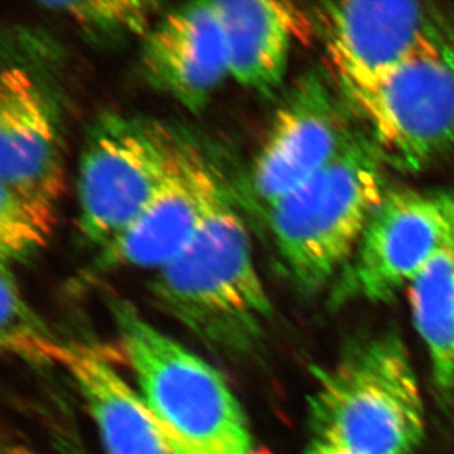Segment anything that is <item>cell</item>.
<instances>
[{
    "label": "cell",
    "instance_id": "1",
    "mask_svg": "<svg viewBox=\"0 0 454 454\" xmlns=\"http://www.w3.org/2000/svg\"><path fill=\"white\" fill-rule=\"evenodd\" d=\"M149 294L215 352L249 355L265 339L274 308L236 193L218 167L200 227L169 265L154 272Z\"/></svg>",
    "mask_w": 454,
    "mask_h": 454
},
{
    "label": "cell",
    "instance_id": "2",
    "mask_svg": "<svg viewBox=\"0 0 454 454\" xmlns=\"http://www.w3.org/2000/svg\"><path fill=\"white\" fill-rule=\"evenodd\" d=\"M107 308L143 399L176 454H257L249 422L218 369L120 297Z\"/></svg>",
    "mask_w": 454,
    "mask_h": 454
},
{
    "label": "cell",
    "instance_id": "3",
    "mask_svg": "<svg viewBox=\"0 0 454 454\" xmlns=\"http://www.w3.org/2000/svg\"><path fill=\"white\" fill-rule=\"evenodd\" d=\"M384 160L364 131L266 214L284 274L306 294L334 283L388 193Z\"/></svg>",
    "mask_w": 454,
    "mask_h": 454
},
{
    "label": "cell",
    "instance_id": "4",
    "mask_svg": "<svg viewBox=\"0 0 454 454\" xmlns=\"http://www.w3.org/2000/svg\"><path fill=\"white\" fill-rule=\"evenodd\" d=\"M313 437L359 454H413L425 437V403L403 341L384 334L315 371Z\"/></svg>",
    "mask_w": 454,
    "mask_h": 454
},
{
    "label": "cell",
    "instance_id": "5",
    "mask_svg": "<svg viewBox=\"0 0 454 454\" xmlns=\"http://www.w3.org/2000/svg\"><path fill=\"white\" fill-rule=\"evenodd\" d=\"M386 165L420 171L454 149V43L335 84Z\"/></svg>",
    "mask_w": 454,
    "mask_h": 454
},
{
    "label": "cell",
    "instance_id": "6",
    "mask_svg": "<svg viewBox=\"0 0 454 454\" xmlns=\"http://www.w3.org/2000/svg\"><path fill=\"white\" fill-rule=\"evenodd\" d=\"M181 134L156 121L105 112L87 129L77 172L78 230L102 249L162 187Z\"/></svg>",
    "mask_w": 454,
    "mask_h": 454
},
{
    "label": "cell",
    "instance_id": "7",
    "mask_svg": "<svg viewBox=\"0 0 454 454\" xmlns=\"http://www.w3.org/2000/svg\"><path fill=\"white\" fill-rule=\"evenodd\" d=\"M453 239L454 194L388 190L334 281L331 306L390 301Z\"/></svg>",
    "mask_w": 454,
    "mask_h": 454
},
{
    "label": "cell",
    "instance_id": "8",
    "mask_svg": "<svg viewBox=\"0 0 454 454\" xmlns=\"http://www.w3.org/2000/svg\"><path fill=\"white\" fill-rule=\"evenodd\" d=\"M350 116L319 71L297 78L277 107L247 176L249 199L262 215L343 151L357 133Z\"/></svg>",
    "mask_w": 454,
    "mask_h": 454
},
{
    "label": "cell",
    "instance_id": "9",
    "mask_svg": "<svg viewBox=\"0 0 454 454\" xmlns=\"http://www.w3.org/2000/svg\"><path fill=\"white\" fill-rule=\"evenodd\" d=\"M317 17L335 84L373 77L454 43L449 15L425 2H328L317 6Z\"/></svg>",
    "mask_w": 454,
    "mask_h": 454
},
{
    "label": "cell",
    "instance_id": "10",
    "mask_svg": "<svg viewBox=\"0 0 454 454\" xmlns=\"http://www.w3.org/2000/svg\"><path fill=\"white\" fill-rule=\"evenodd\" d=\"M215 165L198 143L181 134L171 172L151 202L114 240L98 250L86 281L120 270H151L169 265L189 245L205 218Z\"/></svg>",
    "mask_w": 454,
    "mask_h": 454
},
{
    "label": "cell",
    "instance_id": "11",
    "mask_svg": "<svg viewBox=\"0 0 454 454\" xmlns=\"http://www.w3.org/2000/svg\"><path fill=\"white\" fill-rule=\"evenodd\" d=\"M143 77L187 111L205 109L228 73L227 48L214 2L160 13L143 35Z\"/></svg>",
    "mask_w": 454,
    "mask_h": 454
},
{
    "label": "cell",
    "instance_id": "12",
    "mask_svg": "<svg viewBox=\"0 0 454 454\" xmlns=\"http://www.w3.org/2000/svg\"><path fill=\"white\" fill-rule=\"evenodd\" d=\"M59 122L35 71L11 62L0 78V187L58 203L64 189Z\"/></svg>",
    "mask_w": 454,
    "mask_h": 454
},
{
    "label": "cell",
    "instance_id": "13",
    "mask_svg": "<svg viewBox=\"0 0 454 454\" xmlns=\"http://www.w3.org/2000/svg\"><path fill=\"white\" fill-rule=\"evenodd\" d=\"M60 368L77 387L106 454H176L140 391L96 346L71 341Z\"/></svg>",
    "mask_w": 454,
    "mask_h": 454
},
{
    "label": "cell",
    "instance_id": "14",
    "mask_svg": "<svg viewBox=\"0 0 454 454\" xmlns=\"http://www.w3.org/2000/svg\"><path fill=\"white\" fill-rule=\"evenodd\" d=\"M230 77L263 98L279 90L293 40L301 35V11L288 2L218 0Z\"/></svg>",
    "mask_w": 454,
    "mask_h": 454
},
{
    "label": "cell",
    "instance_id": "15",
    "mask_svg": "<svg viewBox=\"0 0 454 454\" xmlns=\"http://www.w3.org/2000/svg\"><path fill=\"white\" fill-rule=\"evenodd\" d=\"M411 315L428 350L434 381L454 391V239L409 286Z\"/></svg>",
    "mask_w": 454,
    "mask_h": 454
},
{
    "label": "cell",
    "instance_id": "16",
    "mask_svg": "<svg viewBox=\"0 0 454 454\" xmlns=\"http://www.w3.org/2000/svg\"><path fill=\"white\" fill-rule=\"evenodd\" d=\"M0 346L8 355L33 364H58L68 343L60 341L22 294L12 265L0 266Z\"/></svg>",
    "mask_w": 454,
    "mask_h": 454
},
{
    "label": "cell",
    "instance_id": "17",
    "mask_svg": "<svg viewBox=\"0 0 454 454\" xmlns=\"http://www.w3.org/2000/svg\"><path fill=\"white\" fill-rule=\"evenodd\" d=\"M56 223V202L37 194L0 187V259L22 263L48 245Z\"/></svg>",
    "mask_w": 454,
    "mask_h": 454
},
{
    "label": "cell",
    "instance_id": "18",
    "mask_svg": "<svg viewBox=\"0 0 454 454\" xmlns=\"http://www.w3.org/2000/svg\"><path fill=\"white\" fill-rule=\"evenodd\" d=\"M40 8L67 18L96 37L145 35L153 26L154 15L162 8L156 2L137 0H71L42 2Z\"/></svg>",
    "mask_w": 454,
    "mask_h": 454
},
{
    "label": "cell",
    "instance_id": "19",
    "mask_svg": "<svg viewBox=\"0 0 454 454\" xmlns=\"http://www.w3.org/2000/svg\"><path fill=\"white\" fill-rule=\"evenodd\" d=\"M301 454H359L348 450L346 447L335 444V442L322 440V438L313 437Z\"/></svg>",
    "mask_w": 454,
    "mask_h": 454
},
{
    "label": "cell",
    "instance_id": "20",
    "mask_svg": "<svg viewBox=\"0 0 454 454\" xmlns=\"http://www.w3.org/2000/svg\"><path fill=\"white\" fill-rule=\"evenodd\" d=\"M2 454H37L35 451L31 450L28 447L20 446V444H11V446H4Z\"/></svg>",
    "mask_w": 454,
    "mask_h": 454
}]
</instances>
